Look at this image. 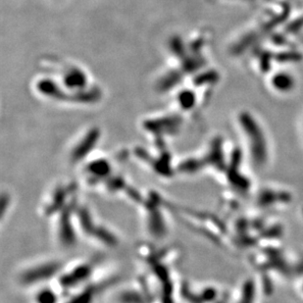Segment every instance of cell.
<instances>
[{
  "label": "cell",
  "mask_w": 303,
  "mask_h": 303,
  "mask_svg": "<svg viewBox=\"0 0 303 303\" xmlns=\"http://www.w3.org/2000/svg\"><path fill=\"white\" fill-rule=\"evenodd\" d=\"M274 84L276 85L277 88L281 90H288L292 87V79L289 78V76L286 75H280L277 76V78L274 81Z\"/></svg>",
  "instance_id": "6da1fadb"
}]
</instances>
